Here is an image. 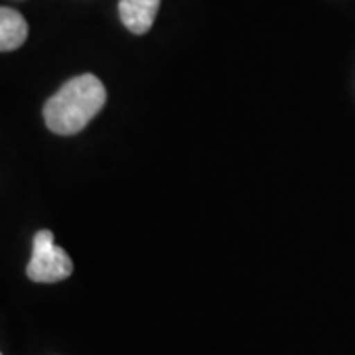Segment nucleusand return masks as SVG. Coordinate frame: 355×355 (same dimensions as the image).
Returning a JSON list of instances; mask_svg holds the SVG:
<instances>
[{
	"instance_id": "nucleus-1",
	"label": "nucleus",
	"mask_w": 355,
	"mask_h": 355,
	"mask_svg": "<svg viewBox=\"0 0 355 355\" xmlns=\"http://www.w3.org/2000/svg\"><path fill=\"white\" fill-rule=\"evenodd\" d=\"M107 101L103 83L91 73L73 77L48 99L44 121L55 135H76L87 127Z\"/></svg>"
},
{
	"instance_id": "nucleus-2",
	"label": "nucleus",
	"mask_w": 355,
	"mask_h": 355,
	"mask_svg": "<svg viewBox=\"0 0 355 355\" xmlns=\"http://www.w3.org/2000/svg\"><path fill=\"white\" fill-rule=\"evenodd\" d=\"M73 272V263L64 249L53 243V233L42 229L34 237L32 245V259L28 263L26 275L34 282H60Z\"/></svg>"
},
{
	"instance_id": "nucleus-3",
	"label": "nucleus",
	"mask_w": 355,
	"mask_h": 355,
	"mask_svg": "<svg viewBox=\"0 0 355 355\" xmlns=\"http://www.w3.org/2000/svg\"><path fill=\"white\" fill-rule=\"evenodd\" d=\"M160 0H121L119 16L132 34H146L153 28Z\"/></svg>"
},
{
	"instance_id": "nucleus-4",
	"label": "nucleus",
	"mask_w": 355,
	"mask_h": 355,
	"mask_svg": "<svg viewBox=\"0 0 355 355\" xmlns=\"http://www.w3.org/2000/svg\"><path fill=\"white\" fill-rule=\"evenodd\" d=\"M28 38L24 16L12 8L0 6V51L18 50Z\"/></svg>"
}]
</instances>
